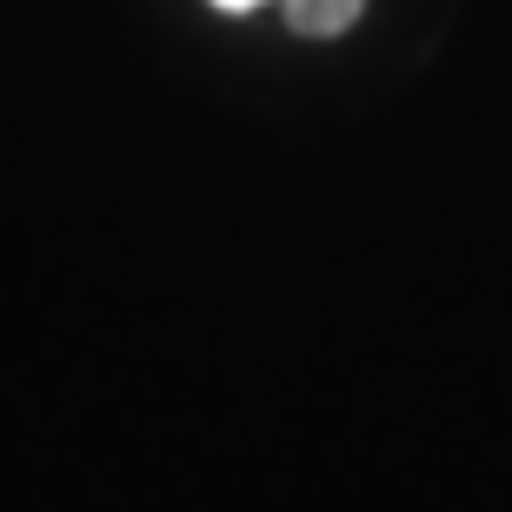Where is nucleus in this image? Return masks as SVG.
Wrapping results in <instances>:
<instances>
[{
	"label": "nucleus",
	"instance_id": "f257e3e1",
	"mask_svg": "<svg viewBox=\"0 0 512 512\" xmlns=\"http://www.w3.org/2000/svg\"><path fill=\"white\" fill-rule=\"evenodd\" d=\"M220 7H260V0H220Z\"/></svg>",
	"mask_w": 512,
	"mask_h": 512
}]
</instances>
